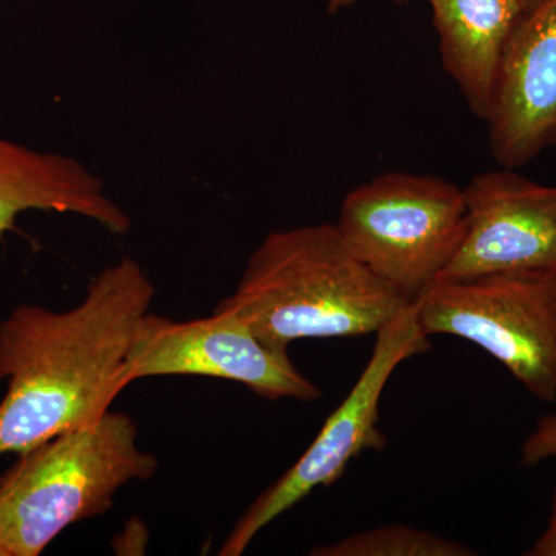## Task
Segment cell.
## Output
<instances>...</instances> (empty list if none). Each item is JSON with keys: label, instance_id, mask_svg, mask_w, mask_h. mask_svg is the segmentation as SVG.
Listing matches in <instances>:
<instances>
[{"label": "cell", "instance_id": "17", "mask_svg": "<svg viewBox=\"0 0 556 556\" xmlns=\"http://www.w3.org/2000/svg\"><path fill=\"white\" fill-rule=\"evenodd\" d=\"M0 556H10L9 552H7V548L0 544Z\"/></svg>", "mask_w": 556, "mask_h": 556}, {"label": "cell", "instance_id": "5", "mask_svg": "<svg viewBox=\"0 0 556 556\" xmlns=\"http://www.w3.org/2000/svg\"><path fill=\"white\" fill-rule=\"evenodd\" d=\"M415 305L427 338L466 339L495 357L532 396L556 401V273L437 280Z\"/></svg>", "mask_w": 556, "mask_h": 556}, {"label": "cell", "instance_id": "13", "mask_svg": "<svg viewBox=\"0 0 556 556\" xmlns=\"http://www.w3.org/2000/svg\"><path fill=\"white\" fill-rule=\"evenodd\" d=\"M556 457V416L547 415L538 420L535 430L527 437L521 448V463L538 466L543 460Z\"/></svg>", "mask_w": 556, "mask_h": 556}, {"label": "cell", "instance_id": "2", "mask_svg": "<svg viewBox=\"0 0 556 556\" xmlns=\"http://www.w3.org/2000/svg\"><path fill=\"white\" fill-rule=\"evenodd\" d=\"M409 302L348 251L336 225L276 230L252 252L232 311L277 350L305 339L376 334Z\"/></svg>", "mask_w": 556, "mask_h": 556}, {"label": "cell", "instance_id": "14", "mask_svg": "<svg viewBox=\"0 0 556 556\" xmlns=\"http://www.w3.org/2000/svg\"><path fill=\"white\" fill-rule=\"evenodd\" d=\"M529 556H556V486L552 497V511L546 530L538 538L533 547L527 552Z\"/></svg>", "mask_w": 556, "mask_h": 556}, {"label": "cell", "instance_id": "1", "mask_svg": "<svg viewBox=\"0 0 556 556\" xmlns=\"http://www.w3.org/2000/svg\"><path fill=\"white\" fill-rule=\"evenodd\" d=\"M155 287L134 258L91 278L75 308L16 306L0 321V456L89 426L127 387L126 369Z\"/></svg>", "mask_w": 556, "mask_h": 556}, {"label": "cell", "instance_id": "8", "mask_svg": "<svg viewBox=\"0 0 556 556\" xmlns=\"http://www.w3.org/2000/svg\"><path fill=\"white\" fill-rule=\"evenodd\" d=\"M463 193L466 233L438 280L515 270L556 273V186L503 167L471 178Z\"/></svg>", "mask_w": 556, "mask_h": 556}, {"label": "cell", "instance_id": "16", "mask_svg": "<svg viewBox=\"0 0 556 556\" xmlns=\"http://www.w3.org/2000/svg\"><path fill=\"white\" fill-rule=\"evenodd\" d=\"M518 2L521 3L522 10L527 13V11L532 10L540 0H518Z\"/></svg>", "mask_w": 556, "mask_h": 556}, {"label": "cell", "instance_id": "10", "mask_svg": "<svg viewBox=\"0 0 556 556\" xmlns=\"http://www.w3.org/2000/svg\"><path fill=\"white\" fill-rule=\"evenodd\" d=\"M27 211L76 214L123 236L131 222L101 178L61 153L38 152L0 137V236Z\"/></svg>", "mask_w": 556, "mask_h": 556}, {"label": "cell", "instance_id": "15", "mask_svg": "<svg viewBox=\"0 0 556 556\" xmlns=\"http://www.w3.org/2000/svg\"><path fill=\"white\" fill-rule=\"evenodd\" d=\"M354 2L356 0H328V11L329 13H338L339 10L353 5Z\"/></svg>", "mask_w": 556, "mask_h": 556}, {"label": "cell", "instance_id": "11", "mask_svg": "<svg viewBox=\"0 0 556 556\" xmlns=\"http://www.w3.org/2000/svg\"><path fill=\"white\" fill-rule=\"evenodd\" d=\"M442 65L468 108L486 121L504 51L525 10L518 0H428Z\"/></svg>", "mask_w": 556, "mask_h": 556}, {"label": "cell", "instance_id": "9", "mask_svg": "<svg viewBox=\"0 0 556 556\" xmlns=\"http://www.w3.org/2000/svg\"><path fill=\"white\" fill-rule=\"evenodd\" d=\"M485 123L493 159L506 169L556 148V0H540L511 33Z\"/></svg>", "mask_w": 556, "mask_h": 556}, {"label": "cell", "instance_id": "12", "mask_svg": "<svg viewBox=\"0 0 556 556\" xmlns=\"http://www.w3.org/2000/svg\"><path fill=\"white\" fill-rule=\"evenodd\" d=\"M313 556H473L459 541L405 525L380 526L313 548Z\"/></svg>", "mask_w": 556, "mask_h": 556}, {"label": "cell", "instance_id": "7", "mask_svg": "<svg viewBox=\"0 0 556 556\" xmlns=\"http://www.w3.org/2000/svg\"><path fill=\"white\" fill-rule=\"evenodd\" d=\"M166 376L232 380L269 401L324 396L295 368L288 351L263 342L243 318L226 309L188 321L146 316L127 362L126 383Z\"/></svg>", "mask_w": 556, "mask_h": 556}, {"label": "cell", "instance_id": "4", "mask_svg": "<svg viewBox=\"0 0 556 556\" xmlns=\"http://www.w3.org/2000/svg\"><path fill=\"white\" fill-rule=\"evenodd\" d=\"M336 228L354 258L413 303L455 257L466 201L447 179L390 172L348 193Z\"/></svg>", "mask_w": 556, "mask_h": 556}, {"label": "cell", "instance_id": "3", "mask_svg": "<svg viewBox=\"0 0 556 556\" xmlns=\"http://www.w3.org/2000/svg\"><path fill=\"white\" fill-rule=\"evenodd\" d=\"M156 470L135 420L109 409L17 455L0 478V544L10 556H38L70 526L109 511L124 485Z\"/></svg>", "mask_w": 556, "mask_h": 556}, {"label": "cell", "instance_id": "6", "mask_svg": "<svg viewBox=\"0 0 556 556\" xmlns=\"http://www.w3.org/2000/svg\"><path fill=\"white\" fill-rule=\"evenodd\" d=\"M431 345L417 321L415 302L376 332V345L367 367L351 388L313 444L276 484L251 504L232 527L218 554L240 556L254 538L298 506L317 486H329L345 473L348 464L364 450L386 447V434L379 430V405L388 380L399 365Z\"/></svg>", "mask_w": 556, "mask_h": 556}]
</instances>
